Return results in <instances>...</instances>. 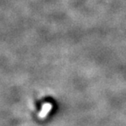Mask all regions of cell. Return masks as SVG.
<instances>
[{"label":"cell","instance_id":"cell-1","mask_svg":"<svg viewBox=\"0 0 126 126\" xmlns=\"http://www.w3.org/2000/svg\"><path fill=\"white\" fill-rule=\"evenodd\" d=\"M50 109H51V105H50V104H45L44 106V108H43L41 113H40L39 116L40 117H44L45 115H47V113L50 110Z\"/></svg>","mask_w":126,"mask_h":126}]
</instances>
